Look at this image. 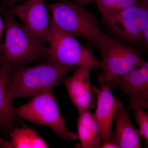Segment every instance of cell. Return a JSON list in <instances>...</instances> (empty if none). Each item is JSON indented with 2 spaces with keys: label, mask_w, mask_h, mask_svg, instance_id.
<instances>
[{
  "label": "cell",
  "mask_w": 148,
  "mask_h": 148,
  "mask_svg": "<svg viewBox=\"0 0 148 148\" xmlns=\"http://www.w3.org/2000/svg\"><path fill=\"white\" fill-rule=\"evenodd\" d=\"M77 68L48 62L26 66L9 73L8 75L11 82V98L33 97L52 89L64 76Z\"/></svg>",
  "instance_id": "7a4b0ae2"
},
{
  "label": "cell",
  "mask_w": 148,
  "mask_h": 148,
  "mask_svg": "<svg viewBox=\"0 0 148 148\" xmlns=\"http://www.w3.org/2000/svg\"><path fill=\"white\" fill-rule=\"evenodd\" d=\"M115 129L111 141L119 148H140L139 130L134 127L124 106L118 109L114 116Z\"/></svg>",
  "instance_id": "7c38bea8"
},
{
  "label": "cell",
  "mask_w": 148,
  "mask_h": 148,
  "mask_svg": "<svg viewBox=\"0 0 148 148\" xmlns=\"http://www.w3.org/2000/svg\"><path fill=\"white\" fill-rule=\"evenodd\" d=\"M5 28V25L4 21L0 15V40L1 39L2 35Z\"/></svg>",
  "instance_id": "603a6c76"
},
{
  "label": "cell",
  "mask_w": 148,
  "mask_h": 148,
  "mask_svg": "<svg viewBox=\"0 0 148 148\" xmlns=\"http://www.w3.org/2000/svg\"><path fill=\"white\" fill-rule=\"evenodd\" d=\"M64 1H69L74 2L79 4L81 5H87L92 2L95 1V0H64Z\"/></svg>",
  "instance_id": "44dd1931"
},
{
  "label": "cell",
  "mask_w": 148,
  "mask_h": 148,
  "mask_svg": "<svg viewBox=\"0 0 148 148\" xmlns=\"http://www.w3.org/2000/svg\"><path fill=\"white\" fill-rule=\"evenodd\" d=\"M101 148H119L116 144L113 143L112 141L101 143Z\"/></svg>",
  "instance_id": "ac0fdd59"
},
{
  "label": "cell",
  "mask_w": 148,
  "mask_h": 148,
  "mask_svg": "<svg viewBox=\"0 0 148 148\" xmlns=\"http://www.w3.org/2000/svg\"><path fill=\"white\" fill-rule=\"evenodd\" d=\"M101 69V61L88 60L75 70L69 78L64 81L69 97L78 109L95 108L97 94L95 86L90 85V70Z\"/></svg>",
  "instance_id": "ba28073f"
},
{
  "label": "cell",
  "mask_w": 148,
  "mask_h": 148,
  "mask_svg": "<svg viewBox=\"0 0 148 148\" xmlns=\"http://www.w3.org/2000/svg\"><path fill=\"white\" fill-rule=\"evenodd\" d=\"M119 88L127 95L129 101L128 108L148 109V62L129 74L108 81L101 88L110 89Z\"/></svg>",
  "instance_id": "9c48e42d"
},
{
  "label": "cell",
  "mask_w": 148,
  "mask_h": 148,
  "mask_svg": "<svg viewBox=\"0 0 148 148\" xmlns=\"http://www.w3.org/2000/svg\"><path fill=\"white\" fill-rule=\"evenodd\" d=\"M0 148H12L9 142L5 141L0 136Z\"/></svg>",
  "instance_id": "ffe728a7"
},
{
  "label": "cell",
  "mask_w": 148,
  "mask_h": 148,
  "mask_svg": "<svg viewBox=\"0 0 148 148\" xmlns=\"http://www.w3.org/2000/svg\"><path fill=\"white\" fill-rule=\"evenodd\" d=\"M48 62L78 67L88 60H98L75 37L64 32L49 17Z\"/></svg>",
  "instance_id": "52a82bcc"
},
{
  "label": "cell",
  "mask_w": 148,
  "mask_h": 148,
  "mask_svg": "<svg viewBox=\"0 0 148 148\" xmlns=\"http://www.w3.org/2000/svg\"><path fill=\"white\" fill-rule=\"evenodd\" d=\"M19 0H3L4 4L6 5L10 8L14 5L16 4Z\"/></svg>",
  "instance_id": "7402d4cb"
},
{
  "label": "cell",
  "mask_w": 148,
  "mask_h": 148,
  "mask_svg": "<svg viewBox=\"0 0 148 148\" xmlns=\"http://www.w3.org/2000/svg\"><path fill=\"white\" fill-rule=\"evenodd\" d=\"M3 51V44L0 43V57L2 54Z\"/></svg>",
  "instance_id": "cb8c5ba5"
},
{
  "label": "cell",
  "mask_w": 148,
  "mask_h": 148,
  "mask_svg": "<svg viewBox=\"0 0 148 148\" xmlns=\"http://www.w3.org/2000/svg\"><path fill=\"white\" fill-rule=\"evenodd\" d=\"M2 12L5 33L0 69L8 74L26 67L30 62L47 58L48 48L17 22L8 9Z\"/></svg>",
  "instance_id": "6da1fadb"
},
{
  "label": "cell",
  "mask_w": 148,
  "mask_h": 148,
  "mask_svg": "<svg viewBox=\"0 0 148 148\" xmlns=\"http://www.w3.org/2000/svg\"><path fill=\"white\" fill-rule=\"evenodd\" d=\"M101 56V72L98 79L101 86L123 76L143 66L146 62L136 48L102 34L98 41Z\"/></svg>",
  "instance_id": "3957f363"
},
{
  "label": "cell",
  "mask_w": 148,
  "mask_h": 148,
  "mask_svg": "<svg viewBox=\"0 0 148 148\" xmlns=\"http://www.w3.org/2000/svg\"><path fill=\"white\" fill-rule=\"evenodd\" d=\"M97 94L96 109L93 115L101 136V143L111 141L112 137V123L118 109L123 106L119 99L116 98L110 89L95 87Z\"/></svg>",
  "instance_id": "8fae6325"
},
{
  "label": "cell",
  "mask_w": 148,
  "mask_h": 148,
  "mask_svg": "<svg viewBox=\"0 0 148 148\" xmlns=\"http://www.w3.org/2000/svg\"><path fill=\"white\" fill-rule=\"evenodd\" d=\"M137 0H95L102 17L116 15L133 5Z\"/></svg>",
  "instance_id": "2e32d148"
},
{
  "label": "cell",
  "mask_w": 148,
  "mask_h": 148,
  "mask_svg": "<svg viewBox=\"0 0 148 148\" xmlns=\"http://www.w3.org/2000/svg\"><path fill=\"white\" fill-rule=\"evenodd\" d=\"M78 111L77 135L82 147H101V136L93 114L89 109H78Z\"/></svg>",
  "instance_id": "5bb4252c"
},
{
  "label": "cell",
  "mask_w": 148,
  "mask_h": 148,
  "mask_svg": "<svg viewBox=\"0 0 148 148\" xmlns=\"http://www.w3.org/2000/svg\"><path fill=\"white\" fill-rule=\"evenodd\" d=\"M103 22L119 40L134 45L144 46V32L148 18L147 0H137L122 12L103 16Z\"/></svg>",
  "instance_id": "8992f818"
},
{
  "label": "cell",
  "mask_w": 148,
  "mask_h": 148,
  "mask_svg": "<svg viewBox=\"0 0 148 148\" xmlns=\"http://www.w3.org/2000/svg\"><path fill=\"white\" fill-rule=\"evenodd\" d=\"M18 117L34 124L50 127L59 138L67 142L78 139L77 134L66 127L52 89L40 92L28 103L14 108Z\"/></svg>",
  "instance_id": "5b68a950"
},
{
  "label": "cell",
  "mask_w": 148,
  "mask_h": 148,
  "mask_svg": "<svg viewBox=\"0 0 148 148\" xmlns=\"http://www.w3.org/2000/svg\"><path fill=\"white\" fill-rule=\"evenodd\" d=\"M44 0H27L8 10L18 17L26 29L42 42H47L50 30L49 17Z\"/></svg>",
  "instance_id": "30bf717a"
},
{
  "label": "cell",
  "mask_w": 148,
  "mask_h": 148,
  "mask_svg": "<svg viewBox=\"0 0 148 148\" xmlns=\"http://www.w3.org/2000/svg\"><path fill=\"white\" fill-rule=\"evenodd\" d=\"M11 82L8 75L0 69V129L10 132L13 130L16 117L10 95Z\"/></svg>",
  "instance_id": "4fadbf2b"
},
{
  "label": "cell",
  "mask_w": 148,
  "mask_h": 148,
  "mask_svg": "<svg viewBox=\"0 0 148 148\" xmlns=\"http://www.w3.org/2000/svg\"><path fill=\"white\" fill-rule=\"evenodd\" d=\"M56 25L74 37L86 40L98 48V41L103 34L96 16L82 5L69 1L46 3Z\"/></svg>",
  "instance_id": "277c9868"
},
{
  "label": "cell",
  "mask_w": 148,
  "mask_h": 148,
  "mask_svg": "<svg viewBox=\"0 0 148 148\" xmlns=\"http://www.w3.org/2000/svg\"><path fill=\"white\" fill-rule=\"evenodd\" d=\"M148 3V0H147ZM144 46L148 50V18L145 29L144 32Z\"/></svg>",
  "instance_id": "d6986e66"
},
{
  "label": "cell",
  "mask_w": 148,
  "mask_h": 148,
  "mask_svg": "<svg viewBox=\"0 0 148 148\" xmlns=\"http://www.w3.org/2000/svg\"><path fill=\"white\" fill-rule=\"evenodd\" d=\"M12 148H48L49 146L34 130L30 127H15L10 133Z\"/></svg>",
  "instance_id": "9a60e30c"
},
{
  "label": "cell",
  "mask_w": 148,
  "mask_h": 148,
  "mask_svg": "<svg viewBox=\"0 0 148 148\" xmlns=\"http://www.w3.org/2000/svg\"><path fill=\"white\" fill-rule=\"evenodd\" d=\"M134 110L140 135L147 140L148 144V114L142 108L135 109Z\"/></svg>",
  "instance_id": "e0dca14e"
}]
</instances>
